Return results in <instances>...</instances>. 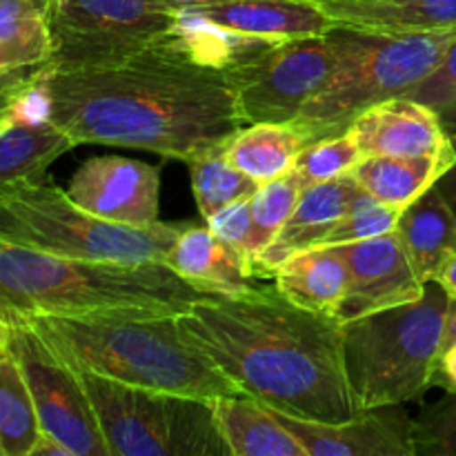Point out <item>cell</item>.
Segmentation results:
<instances>
[{"instance_id":"26","label":"cell","mask_w":456,"mask_h":456,"mask_svg":"<svg viewBox=\"0 0 456 456\" xmlns=\"http://www.w3.org/2000/svg\"><path fill=\"white\" fill-rule=\"evenodd\" d=\"M52 0H0V71L47 65Z\"/></svg>"},{"instance_id":"12","label":"cell","mask_w":456,"mask_h":456,"mask_svg":"<svg viewBox=\"0 0 456 456\" xmlns=\"http://www.w3.org/2000/svg\"><path fill=\"white\" fill-rule=\"evenodd\" d=\"M76 205L125 225L159 223L160 172L154 165L123 156H96L76 169L67 185Z\"/></svg>"},{"instance_id":"13","label":"cell","mask_w":456,"mask_h":456,"mask_svg":"<svg viewBox=\"0 0 456 456\" xmlns=\"http://www.w3.org/2000/svg\"><path fill=\"white\" fill-rule=\"evenodd\" d=\"M334 248L350 270V289L337 316L341 323L421 298L426 283L414 272L396 230Z\"/></svg>"},{"instance_id":"25","label":"cell","mask_w":456,"mask_h":456,"mask_svg":"<svg viewBox=\"0 0 456 456\" xmlns=\"http://www.w3.org/2000/svg\"><path fill=\"white\" fill-rule=\"evenodd\" d=\"M301 150L303 138L294 125L252 123L243 125L225 142L223 154L236 169L263 185L288 174Z\"/></svg>"},{"instance_id":"3","label":"cell","mask_w":456,"mask_h":456,"mask_svg":"<svg viewBox=\"0 0 456 456\" xmlns=\"http://www.w3.org/2000/svg\"><path fill=\"white\" fill-rule=\"evenodd\" d=\"M176 316L129 312L25 319L76 372L196 399L236 395L239 387L183 337Z\"/></svg>"},{"instance_id":"37","label":"cell","mask_w":456,"mask_h":456,"mask_svg":"<svg viewBox=\"0 0 456 456\" xmlns=\"http://www.w3.org/2000/svg\"><path fill=\"white\" fill-rule=\"evenodd\" d=\"M448 132H450V141H452L454 151H456V127L448 129ZM435 187L441 191V196L448 200L450 208H452L456 212V160L452 163V167H450L448 172H445L444 176H441L439 181L435 183Z\"/></svg>"},{"instance_id":"43","label":"cell","mask_w":456,"mask_h":456,"mask_svg":"<svg viewBox=\"0 0 456 456\" xmlns=\"http://www.w3.org/2000/svg\"><path fill=\"white\" fill-rule=\"evenodd\" d=\"M316 3H332V0H316ZM337 3H370V0H337Z\"/></svg>"},{"instance_id":"34","label":"cell","mask_w":456,"mask_h":456,"mask_svg":"<svg viewBox=\"0 0 456 456\" xmlns=\"http://www.w3.org/2000/svg\"><path fill=\"white\" fill-rule=\"evenodd\" d=\"M205 223H208V227L218 239H223L232 248L239 249L254 267V258L261 252V245H258L256 223H254L249 199H240L225 205L216 214H212Z\"/></svg>"},{"instance_id":"22","label":"cell","mask_w":456,"mask_h":456,"mask_svg":"<svg viewBox=\"0 0 456 456\" xmlns=\"http://www.w3.org/2000/svg\"><path fill=\"white\" fill-rule=\"evenodd\" d=\"M396 232L423 283L456 256V212L435 185L401 212Z\"/></svg>"},{"instance_id":"9","label":"cell","mask_w":456,"mask_h":456,"mask_svg":"<svg viewBox=\"0 0 456 456\" xmlns=\"http://www.w3.org/2000/svg\"><path fill=\"white\" fill-rule=\"evenodd\" d=\"M176 12L159 0H52L49 69L123 62L176 31Z\"/></svg>"},{"instance_id":"42","label":"cell","mask_w":456,"mask_h":456,"mask_svg":"<svg viewBox=\"0 0 456 456\" xmlns=\"http://www.w3.org/2000/svg\"><path fill=\"white\" fill-rule=\"evenodd\" d=\"M9 334H12L9 321L0 314V356H4L9 352Z\"/></svg>"},{"instance_id":"17","label":"cell","mask_w":456,"mask_h":456,"mask_svg":"<svg viewBox=\"0 0 456 456\" xmlns=\"http://www.w3.org/2000/svg\"><path fill=\"white\" fill-rule=\"evenodd\" d=\"M74 147V141L45 116L36 80L0 120V191L43 178L49 165Z\"/></svg>"},{"instance_id":"39","label":"cell","mask_w":456,"mask_h":456,"mask_svg":"<svg viewBox=\"0 0 456 456\" xmlns=\"http://www.w3.org/2000/svg\"><path fill=\"white\" fill-rule=\"evenodd\" d=\"M456 346V297H450L444 323V350Z\"/></svg>"},{"instance_id":"10","label":"cell","mask_w":456,"mask_h":456,"mask_svg":"<svg viewBox=\"0 0 456 456\" xmlns=\"http://www.w3.org/2000/svg\"><path fill=\"white\" fill-rule=\"evenodd\" d=\"M337 65V47L325 34L279 40L225 71L245 125H294L307 102L323 92Z\"/></svg>"},{"instance_id":"35","label":"cell","mask_w":456,"mask_h":456,"mask_svg":"<svg viewBox=\"0 0 456 456\" xmlns=\"http://www.w3.org/2000/svg\"><path fill=\"white\" fill-rule=\"evenodd\" d=\"M45 65L0 71V120L7 116V111L12 110L31 87H34Z\"/></svg>"},{"instance_id":"16","label":"cell","mask_w":456,"mask_h":456,"mask_svg":"<svg viewBox=\"0 0 456 456\" xmlns=\"http://www.w3.org/2000/svg\"><path fill=\"white\" fill-rule=\"evenodd\" d=\"M347 132L363 156H430L450 147L439 116L410 96H396L365 110Z\"/></svg>"},{"instance_id":"14","label":"cell","mask_w":456,"mask_h":456,"mask_svg":"<svg viewBox=\"0 0 456 456\" xmlns=\"http://www.w3.org/2000/svg\"><path fill=\"white\" fill-rule=\"evenodd\" d=\"M272 414L292 432L307 456H414V421L403 405L361 410L343 423L307 421L279 410Z\"/></svg>"},{"instance_id":"36","label":"cell","mask_w":456,"mask_h":456,"mask_svg":"<svg viewBox=\"0 0 456 456\" xmlns=\"http://www.w3.org/2000/svg\"><path fill=\"white\" fill-rule=\"evenodd\" d=\"M435 383H441L448 392H456V346L441 352L435 372Z\"/></svg>"},{"instance_id":"29","label":"cell","mask_w":456,"mask_h":456,"mask_svg":"<svg viewBox=\"0 0 456 456\" xmlns=\"http://www.w3.org/2000/svg\"><path fill=\"white\" fill-rule=\"evenodd\" d=\"M363 159L365 156L356 145L354 136L346 132L341 136L325 138V141L303 147L301 154L294 160L292 172L301 190H307V187L319 185V183H328L352 174V169Z\"/></svg>"},{"instance_id":"11","label":"cell","mask_w":456,"mask_h":456,"mask_svg":"<svg viewBox=\"0 0 456 456\" xmlns=\"http://www.w3.org/2000/svg\"><path fill=\"white\" fill-rule=\"evenodd\" d=\"M0 314L12 328L9 352L20 365L43 435L56 439L74 456H110L78 372L52 350L25 316L16 312Z\"/></svg>"},{"instance_id":"27","label":"cell","mask_w":456,"mask_h":456,"mask_svg":"<svg viewBox=\"0 0 456 456\" xmlns=\"http://www.w3.org/2000/svg\"><path fill=\"white\" fill-rule=\"evenodd\" d=\"M43 436L34 399L20 365L0 356V456H31Z\"/></svg>"},{"instance_id":"19","label":"cell","mask_w":456,"mask_h":456,"mask_svg":"<svg viewBox=\"0 0 456 456\" xmlns=\"http://www.w3.org/2000/svg\"><path fill=\"white\" fill-rule=\"evenodd\" d=\"M165 263L203 292L236 294L256 288L258 276L254 274L252 263L209 227L187 225Z\"/></svg>"},{"instance_id":"41","label":"cell","mask_w":456,"mask_h":456,"mask_svg":"<svg viewBox=\"0 0 456 456\" xmlns=\"http://www.w3.org/2000/svg\"><path fill=\"white\" fill-rule=\"evenodd\" d=\"M165 9L169 12H181V9L194 7V4H203V3H212V0H159Z\"/></svg>"},{"instance_id":"1","label":"cell","mask_w":456,"mask_h":456,"mask_svg":"<svg viewBox=\"0 0 456 456\" xmlns=\"http://www.w3.org/2000/svg\"><path fill=\"white\" fill-rule=\"evenodd\" d=\"M38 96L74 145L132 147L183 163L223 147L245 125L227 71L200 61L176 31L116 65H45Z\"/></svg>"},{"instance_id":"15","label":"cell","mask_w":456,"mask_h":456,"mask_svg":"<svg viewBox=\"0 0 456 456\" xmlns=\"http://www.w3.org/2000/svg\"><path fill=\"white\" fill-rule=\"evenodd\" d=\"M181 12L216 29L265 40L310 38L334 29L316 0H212Z\"/></svg>"},{"instance_id":"31","label":"cell","mask_w":456,"mask_h":456,"mask_svg":"<svg viewBox=\"0 0 456 456\" xmlns=\"http://www.w3.org/2000/svg\"><path fill=\"white\" fill-rule=\"evenodd\" d=\"M301 191L303 190L301 185H298L297 176H294V172L289 169L283 176L263 183L256 190V194L249 199V203H252L254 223H256L261 252L276 239L281 227L288 223L289 214L294 212V205H297Z\"/></svg>"},{"instance_id":"2","label":"cell","mask_w":456,"mask_h":456,"mask_svg":"<svg viewBox=\"0 0 456 456\" xmlns=\"http://www.w3.org/2000/svg\"><path fill=\"white\" fill-rule=\"evenodd\" d=\"M183 337L243 395L307 421L361 412L343 361V323L272 288L209 292L176 316Z\"/></svg>"},{"instance_id":"5","label":"cell","mask_w":456,"mask_h":456,"mask_svg":"<svg viewBox=\"0 0 456 456\" xmlns=\"http://www.w3.org/2000/svg\"><path fill=\"white\" fill-rule=\"evenodd\" d=\"M328 36L337 47L338 65L294 123L303 147L341 136L379 102L408 96L436 69L456 40V29L383 34L334 25Z\"/></svg>"},{"instance_id":"6","label":"cell","mask_w":456,"mask_h":456,"mask_svg":"<svg viewBox=\"0 0 456 456\" xmlns=\"http://www.w3.org/2000/svg\"><path fill=\"white\" fill-rule=\"evenodd\" d=\"M448 301L439 281H428L417 301L343 323L347 383L361 410L419 401L435 386Z\"/></svg>"},{"instance_id":"40","label":"cell","mask_w":456,"mask_h":456,"mask_svg":"<svg viewBox=\"0 0 456 456\" xmlns=\"http://www.w3.org/2000/svg\"><path fill=\"white\" fill-rule=\"evenodd\" d=\"M435 281H439L441 288L450 294V297H456V256L450 258L444 265V270L439 272Z\"/></svg>"},{"instance_id":"18","label":"cell","mask_w":456,"mask_h":456,"mask_svg":"<svg viewBox=\"0 0 456 456\" xmlns=\"http://www.w3.org/2000/svg\"><path fill=\"white\" fill-rule=\"evenodd\" d=\"M359 191L361 185L354 174H346L334 181L303 190L288 223L281 227L276 239L254 258V274L272 276L276 267L288 261L292 254L316 248Z\"/></svg>"},{"instance_id":"7","label":"cell","mask_w":456,"mask_h":456,"mask_svg":"<svg viewBox=\"0 0 456 456\" xmlns=\"http://www.w3.org/2000/svg\"><path fill=\"white\" fill-rule=\"evenodd\" d=\"M185 227L160 221L147 227L107 221L76 205L65 190L45 176L0 191V239L56 256L165 263Z\"/></svg>"},{"instance_id":"32","label":"cell","mask_w":456,"mask_h":456,"mask_svg":"<svg viewBox=\"0 0 456 456\" xmlns=\"http://www.w3.org/2000/svg\"><path fill=\"white\" fill-rule=\"evenodd\" d=\"M412 439L414 456H456V392L419 412Z\"/></svg>"},{"instance_id":"28","label":"cell","mask_w":456,"mask_h":456,"mask_svg":"<svg viewBox=\"0 0 456 456\" xmlns=\"http://www.w3.org/2000/svg\"><path fill=\"white\" fill-rule=\"evenodd\" d=\"M225 147V145H223ZM223 147L209 150L191 159L190 176L200 216L208 221L212 214L240 199H252L261 183L236 169L223 154Z\"/></svg>"},{"instance_id":"23","label":"cell","mask_w":456,"mask_h":456,"mask_svg":"<svg viewBox=\"0 0 456 456\" xmlns=\"http://www.w3.org/2000/svg\"><path fill=\"white\" fill-rule=\"evenodd\" d=\"M334 25L383 34L456 29V0H370L321 3Z\"/></svg>"},{"instance_id":"33","label":"cell","mask_w":456,"mask_h":456,"mask_svg":"<svg viewBox=\"0 0 456 456\" xmlns=\"http://www.w3.org/2000/svg\"><path fill=\"white\" fill-rule=\"evenodd\" d=\"M408 96L430 107L448 129L456 127V40L450 45L436 69Z\"/></svg>"},{"instance_id":"24","label":"cell","mask_w":456,"mask_h":456,"mask_svg":"<svg viewBox=\"0 0 456 456\" xmlns=\"http://www.w3.org/2000/svg\"><path fill=\"white\" fill-rule=\"evenodd\" d=\"M456 160L454 145L430 156H365L352 174L361 190L403 212L410 203L426 194Z\"/></svg>"},{"instance_id":"38","label":"cell","mask_w":456,"mask_h":456,"mask_svg":"<svg viewBox=\"0 0 456 456\" xmlns=\"http://www.w3.org/2000/svg\"><path fill=\"white\" fill-rule=\"evenodd\" d=\"M31 456H74L69 452V450L65 448L62 444H58L56 439H52V436H40V441L36 444L34 452Z\"/></svg>"},{"instance_id":"20","label":"cell","mask_w":456,"mask_h":456,"mask_svg":"<svg viewBox=\"0 0 456 456\" xmlns=\"http://www.w3.org/2000/svg\"><path fill=\"white\" fill-rule=\"evenodd\" d=\"M276 289L294 305L338 316L350 289V270L334 245L292 254L272 274Z\"/></svg>"},{"instance_id":"30","label":"cell","mask_w":456,"mask_h":456,"mask_svg":"<svg viewBox=\"0 0 456 456\" xmlns=\"http://www.w3.org/2000/svg\"><path fill=\"white\" fill-rule=\"evenodd\" d=\"M399 216L401 209L392 208V205L379 200L377 196L361 190L352 199V203L347 205L343 216L334 223L332 230L323 236V240L316 248H321V245H346L377 239V236L396 230Z\"/></svg>"},{"instance_id":"8","label":"cell","mask_w":456,"mask_h":456,"mask_svg":"<svg viewBox=\"0 0 456 456\" xmlns=\"http://www.w3.org/2000/svg\"><path fill=\"white\" fill-rule=\"evenodd\" d=\"M110 456H232L209 399L78 372Z\"/></svg>"},{"instance_id":"4","label":"cell","mask_w":456,"mask_h":456,"mask_svg":"<svg viewBox=\"0 0 456 456\" xmlns=\"http://www.w3.org/2000/svg\"><path fill=\"white\" fill-rule=\"evenodd\" d=\"M167 263L85 261L0 239V312L16 314H183L200 297Z\"/></svg>"},{"instance_id":"21","label":"cell","mask_w":456,"mask_h":456,"mask_svg":"<svg viewBox=\"0 0 456 456\" xmlns=\"http://www.w3.org/2000/svg\"><path fill=\"white\" fill-rule=\"evenodd\" d=\"M214 419L232 456H307L292 432L252 396H218L212 401Z\"/></svg>"}]
</instances>
